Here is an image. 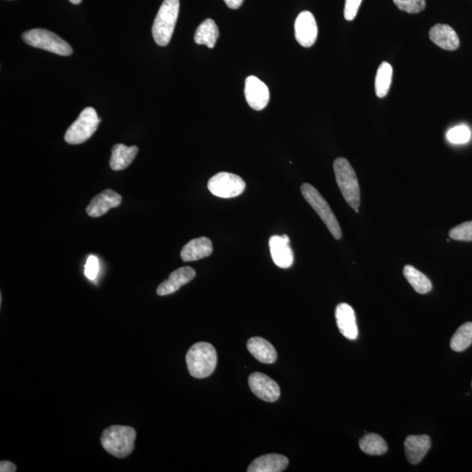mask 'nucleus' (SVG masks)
<instances>
[{
  "mask_svg": "<svg viewBox=\"0 0 472 472\" xmlns=\"http://www.w3.org/2000/svg\"><path fill=\"white\" fill-rule=\"evenodd\" d=\"M136 437L137 433L131 427L113 425L104 430L101 444L109 454L124 459L133 451Z\"/></svg>",
  "mask_w": 472,
  "mask_h": 472,
  "instance_id": "nucleus-1",
  "label": "nucleus"
},
{
  "mask_svg": "<svg viewBox=\"0 0 472 472\" xmlns=\"http://www.w3.org/2000/svg\"><path fill=\"white\" fill-rule=\"evenodd\" d=\"M186 361L190 375L203 379L212 375L216 368V350L209 343H196L188 350Z\"/></svg>",
  "mask_w": 472,
  "mask_h": 472,
  "instance_id": "nucleus-2",
  "label": "nucleus"
},
{
  "mask_svg": "<svg viewBox=\"0 0 472 472\" xmlns=\"http://www.w3.org/2000/svg\"><path fill=\"white\" fill-rule=\"evenodd\" d=\"M180 0H164L155 18L153 35L158 46H168L179 17Z\"/></svg>",
  "mask_w": 472,
  "mask_h": 472,
  "instance_id": "nucleus-3",
  "label": "nucleus"
},
{
  "mask_svg": "<svg viewBox=\"0 0 472 472\" xmlns=\"http://www.w3.org/2000/svg\"><path fill=\"white\" fill-rule=\"evenodd\" d=\"M334 170L344 199L352 209H358L361 205V189L352 165L346 158H338L334 161Z\"/></svg>",
  "mask_w": 472,
  "mask_h": 472,
  "instance_id": "nucleus-4",
  "label": "nucleus"
},
{
  "mask_svg": "<svg viewBox=\"0 0 472 472\" xmlns=\"http://www.w3.org/2000/svg\"><path fill=\"white\" fill-rule=\"evenodd\" d=\"M302 195L316 213L319 214L321 220L326 224L327 229L335 239L339 240L342 237L341 225H339L337 218L332 212V210L323 196L312 185L304 183L301 187Z\"/></svg>",
  "mask_w": 472,
  "mask_h": 472,
  "instance_id": "nucleus-5",
  "label": "nucleus"
},
{
  "mask_svg": "<svg viewBox=\"0 0 472 472\" xmlns=\"http://www.w3.org/2000/svg\"><path fill=\"white\" fill-rule=\"evenodd\" d=\"M96 109L87 107L67 130L64 139L70 145H79L92 137L101 123Z\"/></svg>",
  "mask_w": 472,
  "mask_h": 472,
  "instance_id": "nucleus-6",
  "label": "nucleus"
},
{
  "mask_svg": "<svg viewBox=\"0 0 472 472\" xmlns=\"http://www.w3.org/2000/svg\"><path fill=\"white\" fill-rule=\"evenodd\" d=\"M22 39L29 46L43 49L53 54L70 56L73 53L69 44L55 33L45 29H32L22 35Z\"/></svg>",
  "mask_w": 472,
  "mask_h": 472,
  "instance_id": "nucleus-7",
  "label": "nucleus"
},
{
  "mask_svg": "<svg viewBox=\"0 0 472 472\" xmlns=\"http://www.w3.org/2000/svg\"><path fill=\"white\" fill-rule=\"evenodd\" d=\"M207 187L214 196L222 199H230L243 194L246 188V184L240 176L221 172L211 177L207 183Z\"/></svg>",
  "mask_w": 472,
  "mask_h": 472,
  "instance_id": "nucleus-8",
  "label": "nucleus"
},
{
  "mask_svg": "<svg viewBox=\"0 0 472 472\" xmlns=\"http://www.w3.org/2000/svg\"><path fill=\"white\" fill-rule=\"evenodd\" d=\"M245 98L247 103L255 111H262L269 104L270 94L269 88L259 78L251 75L245 81Z\"/></svg>",
  "mask_w": 472,
  "mask_h": 472,
  "instance_id": "nucleus-9",
  "label": "nucleus"
},
{
  "mask_svg": "<svg viewBox=\"0 0 472 472\" xmlns=\"http://www.w3.org/2000/svg\"><path fill=\"white\" fill-rule=\"evenodd\" d=\"M318 25L314 15L309 11H304L298 14L295 21V36L301 46L304 48L313 46L318 38Z\"/></svg>",
  "mask_w": 472,
  "mask_h": 472,
  "instance_id": "nucleus-10",
  "label": "nucleus"
},
{
  "mask_svg": "<svg viewBox=\"0 0 472 472\" xmlns=\"http://www.w3.org/2000/svg\"><path fill=\"white\" fill-rule=\"evenodd\" d=\"M248 384L252 392L264 402H274L280 397L278 384L263 373H252L248 378Z\"/></svg>",
  "mask_w": 472,
  "mask_h": 472,
  "instance_id": "nucleus-11",
  "label": "nucleus"
},
{
  "mask_svg": "<svg viewBox=\"0 0 472 472\" xmlns=\"http://www.w3.org/2000/svg\"><path fill=\"white\" fill-rule=\"evenodd\" d=\"M269 245L272 259L275 265L281 269H288L292 265L294 256L290 247L288 236H273L270 237Z\"/></svg>",
  "mask_w": 472,
  "mask_h": 472,
  "instance_id": "nucleus-12",
  "label": "nucleus"
},
{
  "mask_svg": "<svg viewBox=\"0 0 472 472\" xmlns=\"http://www.w3.org/2000/svg\"><path fill=\"white\" fill-rule=\"evenodd\" d=\"M122 203V197L115 191L108 189L92 199L86 212L90 217L103 216L109 209H115Z\"/></svg>",
  "mask_w": 472,
  "mask_h": 472,
  "instance_id": "nucleus-13",
  "label": "nucleus"
},
{
  "mask_svg": "<svg viewBox=\"0 0 472 472\" xmlns=\"http://www.w3.org/2000/svg\"><path fill=\"white\" fill-rule=\"evenodd\" d=\"M196 277V272L191 267L180 268L170 274L168 280L160 283L157 289L158 296H168L179 290Z\"/></svg>",
  "mask_w": 472,
  "mask_h": 472,
  "instance_id": "nucleus-14",
  "label": "nucleus"
},
{
  "mask_svg": "<svg viewBox=\"0 0 472 472\" xmlns=\"http://www.w3.org/2000/svg\"><path fill=\"white\" fill-rule=\"evenodd\" d=\"M336 321L339 331L344 337L354 341L358 338L356 317L352 307L349 304H339L335 311Z\"/></svg>",
  "mask_w": 472,
  "mask_h": 472,
  "instance_id": "nucleus-15",
  "label": "nucleus"
},
{
  "mask_svg": "<svg viewBox=\"0 0 472 472\" xmlns=\"http://www.w3.org/2000/svg\"><path fill=\"white\" fill-rule=\"evenodd\" d=\"M429 39L444 50L454 51L459 48L458 33L449 25L437 24L429 30Z\"/></svg>",
  "mask_w": 472,
  "mask_h": 472,
  "instance_id": "nucleus-16",
  "label": "nucleus"
},
{
  "mask_svg": "<svg viewBox=\"0 0 472 472\" xmlns=\"http://www.w3.org/2000/svg\"><path fill=\"white\" fill-rule=\"evenodd\" d=\"M405 453L407 460L412 464H418L424 459L427 453L432 447V439L429 436H410L405 443Z\"/></svg>",
  "mask_w": 472,
  "mask_h": 472,
  "instance_id": "nucleus-17",
  "label": "nucleus"
},
{
  "mask_svg": "<svg viewBox=\"0 0 472 472\" xmlns=\"http://www.w3.org/2000/svg\"><path fill=\"white\" fill-rule=\"evenodd\" d=\"M213 243L209 238L199 237L189 241L181 251V258L184 262H194L211 256Z\"/></svg>",
  "mask_w": 472,
  "mask_h": 472,
  "instance_id": "nucleus-18",
  "label": "nucleus"
},
{
  "mask_svg": "<svg viewBox=\"0 0 472 472\" xmlns=\"http://www.w3.org/2000/svg\"><path fill=\"white\" fill-rule=\"evenodd\" d=\"M289 460L280 454H268L253 461L248 472H281L288 466Z\"/></svg>",
  "mask_w": 472,
  "mask_h": 472,
  "instance_id": "nucleus-19",
  "label": "nucleus"
},
{
  "mask_svg": "<svg viewBox=\"0 0 472 472\" xmlns=\"http://www.w3.org/2000/svg\"><path fill=\"white\" fill-rule=\"evenodd\" d=\"M247 346L249 353L262 363L273 364L277 361V351L266 339L260 337L251 338L248 341Z\"/></svg>",
  "mask_w": 472,
  "mask_h": 472,
  "instance_id": "nucleus-20",
  "label": "nucleus"
},
{
  "mask_svg": "<svg viewBox=\"0 0 472 472\" xmlns=\"http://www.w3.org/2000/svg\"><path fill=\"white\" fill-rule=\"evenodd\" d=\"M111 153L109 165L114 171H121V170L127 168L135 160L138 153V148L135 146L128 147L123 143H118L113 147Z\"/></svg>",
  "mask_w": 472,
  "mask_h": 472,
  "instance_id": "nucleus-21",
  "label": "nucleus"
},
{
  "mask_svg": "<svg viewBox=\"0 0 472 472\" xmlns=\"http://www.w3.org/2000/svg\"><path fill=\"white\" fill-rule=\"evenodd\" d=\"M219 35L220 33L216 23L211 18H207L196 30L194 41L196 44L205 45L207 48H214Z\"/></svg>",
  "mask_w": 472,
  "mask_h": 472,
  "instance_id": "nucleus-22",
  "label": "nucleus"
},
{
  "mask_svg": "<svg viewBox=\"0 0 472 472\" xmlns=\"http://www.w3.org/2000/svg\"><path fill=\"white\" fill-rule=\"evenodd\" d=\"M404 277L419 294H427L432 290V283L421 271L411 265H406L403 269Z\"/></svg>",
  "mask_w": 472,
  "mask_h": 472,
  "instance_id": "nucleus-23",
  "label": "nucleus"
},
{
  "mask_svg": "<svg viewBox=\"0 0 472 472\" xmlns=\"http://www.w3.org/2000/svg\"><path fill=\"white\" fill-rule=\"evenodd\" d=\"M360 448L366 454L370 456H380L388 451L386 441L377 434H366L360 440Z\"/></svg>",
  "mask_w": 472,
  "mask_h": 472,
  "instance_id": "nucleus-24",
  "label": "nucleus"
},
{
  "mask_svg": "<svg viewBox=\"0 0 472 472\" xmlns=\"http://www.w3.org/2000/svg\"><path fill=\"white\" fill-rule=\"evenodd\" d=\"M393 77V67L390 63L384 62L377 70L375 77V93L378 97L383 98L390 92Z\"/></svg>",
  "mask_w": 472,
  "mask_h": 472,
  "instance_id": "nucleus-25",
  "label": "nucleus"
},
{
  "mask_svg": "<svg viewBox=\"0 0 472 472\" xmlns=\"http://www.w3.org/2000/svg\"><path fill=\"white\" fill-rule=\"evenodd\" d=\"M472 344V322L463 324L453 335L451 347L455 352H463Z\"/></svg>",
  "mask_w": 472,
  "mask_h": 472,
  "instance_id": "nucleus-26",
  "label": "nucleus"
},
{
  "mask_svg": "<svg viewBox=\"0 0 472 472\" xmlns=\"http://www.w3.org/2000/svg\"><path fill=\"white\" fill-rule=\"evenodd\" d=\"M448 141L454 145H463L471 141V132L470 128L466 126H459L451 128L447 132Z\"/></svg>",
  "mask_w": 472,
  "mask_h": 472,
  "instance_id": "nucleus-27",
  "label": "nucleus"
},
{
  "mask_svg": "<svg viewBox=\"0 0 472 472\" xmlns=\"http://www.w3.org/2000/svg\"><path fill=\"white\" fill-rule=\"evenodd\" d=\"M393 1L400 10L409 13H421L426 7L425 0H393Z\"/></svg>",
  "mask_w": 472,
  "mask_h": 472,
  "instance_id": "nucleus-28",
  "label": "nucleus"
},
{
  "mask_svg": "<svg viewBox=\"0 0 472 472\" xmlns=\"http://www.w3.org/2000/svg\"><path fill=\"white\" fill-rule=\"evenodd\" d=\"M449 236L456 241H472V221L463 222L455 226L449 231Z\"/></svg>",
  "mask_w": 472,
  "mask_h": 472,
  "instance_id": "nucleus-29",
  "label": "nucleus"
},
{
  "mask_svg": "<svg viewBox=\"0 0 472 472\" xmlns=\"http://www.w3.org/2000/svg\"><path fill=\"white\" fill-rule=\"evenodd\" d=\"M362 0H346L344 16L346 21H353L356 18Z\"/></svg>",
  "mask_w": 472,
  "mask_h": 472,
  "instance_id": "nucleus-30",
  "label": "nucleus"
},
{
  "mask_svg": "<svg viewBox=\"0 0 472 472\" xmlns=\"http://www.w3.org/2000/svg\"><path fill=\"white\" fill-rule=\"evenodd\" d=\"M99 272V260L97 256H89L85 265V275L89 280H94Z\"/></svg>",
  "mask_w": 472,
  "mask_h": 472,
  "instance_id": "nucleus-31",
  "label": "nucleus"
},
{
  "mask_svg": "<svg viewBox=\"0 0 472 472\" xmlns=\"http://www.w3.org/2000/svg\"><path fill=\"white\" fill-rule=\"evenodd\" d=\"M17 471V467L15 464L9 462V461H2L0 463V471L1 472H14Z\"/></svg>",
  "mask_w": 472,
  "mask_h": 472,
  "instance_id": "nucleus-32",
  "label": "nucleus"
},
{
  "mask_svg": "<svg viewBox=\"0 0 472 472\" xmlns=\"http://www.w3.org/2000/svg\"><path fill=\"white\" fill-rule=\"evenodd\" d=\"M224 1L230 9L236 10L243 6L244 0H224Z\"/></svg>",
  "mask_w": 472,
  "mask_h": 472,
  "instance_id": "nucleus-33",
  "label": "nucleus"
},
{
  "mask_svg": "<svg viewBox=\"0 0 472 472\" xmlns=\"http://www.w3.org/2000/svg\"><path fill=\"white\" fill-rule=\"evenodd\" d=\"M70 1L72 4H74V5H79V4H80L82 1V0H70Z\"/></svg>",
  "mask_w": 472,
  "mask_h": 472,
  "instance_id": "nucleus-34",
  "label": "nucleus"
}]
</instances>
